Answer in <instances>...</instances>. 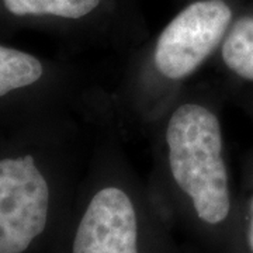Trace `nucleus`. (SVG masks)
<instances>
[{"instance_id": "nucleus-6", "label": "nucleus", "mask_w": 253, "mask_h": 253, "mask_svg": "<svg viewBox=\"0 0 253 253\" xmlns=\"http://www.w3.org/2000/svg\"><path fill=\"white\" fill-rule=\"evenodd\" d=\"M214 61L226 84L253 86V13L234 18Z\"/></svg>"}, {"instance_id": "nucleus-9", "label": "nucleus", "mask_w": 253, "mask_h": 253, "mask_svg": "<svg viewBox=\"0 0 253 253\" xmlns=\"http://www.w3.org/2000/svg\"><path fill=\"white\" fill-rule=\"evenodd\" d=\"M251 162L253 163V158ZM246 244L249 251L253 253V194L249 200V207H248V224H246Z\"/></svg>"}, {"instance_id": "nucleus-5", "label": "nucleus", "mask_w": 253, "mask_h": 253, "mask_svg": "<svg viewBox=\"0 0 253 253\" xmlns=\"http://www.w3.org/2000/svg\"><path fill=\"white\" fill-rule=\"evenodd\" d=\"M10 17L49 20L73 30L90 48L131 54L146 40L141 26L129 21L116 0H0Z\"/></svg>"}, {"instance_id": "nucleus-4", "label": "nucleus", "mask_w": 253, "mask_h": 253, "mask_svg": "<svg viewBox=\"0 0 253 253\" xmlns=\"http://www.w3.org/2000/svg\"><path fill=\"white\" fill-rule=\"evenodd\" d=\"M52 204L48 159L34 151L0 156V253H26L45 232Z\"/></svg>"}, {"instance_id": "nucleus-2", "label": "nucleus", "mask_w": 253, "mask_h": 253, "mask_svg": "<svg viewBox=\"0 0 253 253\" xmlns=\"http://www.w3.org/2000/svg\"><path fill=\"white\" fill-rule=\"evenodd\" d=\"M235 18L226 0H193L128 55L117 90L124 117L144 129L212 61Z\"/></svg>"}, {"instance_id": "nucleus-8", "label": "nucleus", "mask_w": 253, "mask_h": 253, "mask_svg": "<svg viewBox=\"0 0 253 253\" xmlns=\"http://www.w3.org/2000/svg\"><path fill=\"white\" fill-rule=\"evenodd\" d=\"M225 89L228 93H234L236 99H239V103L244 104L253 116V86H235L225 83Z\"/></svg>"}, {"instance_id": "nucleus-1", "label": "nucleus", "mask_w": 253, "mask_h": 253, "mask_svg": "<svg viewBox=\"0 0 253 253\" xmlns=\"http://www.w3.org/2000/svg\"><path fill=\"white\" fill-rule=\"evenodd\" d=\"M225 84L190 83L151 126L155 174L207 228L228 222L232 194L221 120Z\"/></svg>"}, {"instance_id": "nucleus-3", "label": "nucleus", "mask_w": 253, "mask_h": 253, "mask_svg": "<svg viewBox=\"0 0 253 253\" xmlns=\"http://www.w3.org/2000/svg\"><path fill=\"white\" fill-rule=\"evenodd\" d=\"M90 190L71 253H141V215L129 161L113 131L90 149Z\"/></svg>"}, {"instance_id": "nucleus-7", "label": "nucleus", "mask_w": 253, "mask_h": 253, "mask_svg": "<svg viewBox=\"0 0 253 253\" xmlns=\"http://www.w3.org/2000/svg\"><path fill=\"white\" fill-rule=\"evenodd\" d=\"M49 72L37 55L0 44V100L36 90L48 82Z\"/></svg>"}]
</instances>
